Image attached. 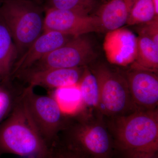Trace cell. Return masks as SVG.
<instances>
[{"label": "cell", "mask_w": 158, "mask_h": 158, "mask_svg": "<svg viewBox=\"0 0 158 158\" xmlns=\"http://www.w3.org/2000/svg\"><path fill=\"white\" fill-rule=\"evenodd\" d=\"M57 140L87 158H110L114 149L104 117L100 114L67 115Z\"/></svg>", "instance_id": "obj_2"}, {"label": "cell", "mask_w": 158, "mask_h": 158, "mask_svg": "<svg viewBox=\"0 0 158 158\" xmlns=\"http://www.w3.org/2000/svg\"><path fill=\"white\" fill-rule=\"evenodd\" d=\"M16 98H12L8 92L0 89V123L11 112Z\"/></svg>", "instance_id": "obj_20"}, {"label": "cell", "mask_w": 158, "mask_h": 158, "mask_svg": "<svg viewBox=\"0 0 158 158\" xmlns=\"http://www.w3.org/2000/svg\"><path fill=\"white\" fill-rule=\"evenodd\" d=\"M50 148L34 128L18 95L9 115L0 123V156L43 158Z\"/></svg>", "instance_id": "obj_3"}, {"label": "cell", "mask_w": 158, "mask_h": 158, "mask_svg": "<svg viewBox=\"0 0 158 158\" xmlns=\"http://www.w3.org/2000/svg\"><path fill=\"white\" fill-rule=\"evenodd\" d=\"M96 0H44V9H55L90 15L97 7Z\"/></svg>", "instance_id": "obj_17"}, {"label": "cell", "mask_w": 158, "mask_h": 158, "mask_svg": "<svg viewBox=\"0 0 158 158\" xmlns=\"http://www.w3.org/2000/svg\"><path fill=\"white\" fill-rule=\"evenodd\" d=\"M56 90L53 96L64 114L72 115L81 111V100L79 85Z\"/></svg>", "instance_id": "obj_16"}, {"label": "cell", "mask_w": 158, "mask_h": 158, "mask_svg": "<svg viewBox=\"0 0 158 158\" xmlns=\"http://www.w3.org/2000/svg\"><path fill=\"white\" fill-rule=\"evenodd\" d=\"M156 17L152 0H137L130 12L127 23L132 26L143 24Z\"/></svg>", "instance_id": "obj_18"}, {"label": "cell", "mask_w": 158, "mask_h": 158, "mask_svg": "<svg viewBox=\"0 0 158 158\" xmlns=\"http://www.w3.org/2000/svg\"><path fill=\"white\" fill-rule=\"evenodd\" d=\"M0 79H2V75H1V72H0Z\"/></svg>", "instance_id": "obj_24"}, {"label": "cell", "mask_w": 158, "mask_h": 158, "mask_svg": "<svg viewBox=\"0 0 158 158\" xmlns=\"http://www.w3.org/2000/svg\"><path fill=\"white\" fill-rule=\"evenodd\" d=\"M152 2L154 8L156 16L158 18V0H152Z\"/></svg>", "instance_id": "obj_22"}, {"label": "cell", "mask_w": 158, "mask_h": 158, "mask_svg": "<svg viewBox=\"0 0 158 158\" xmlns=\"http://www.w3.org/2000/svg\"><path fill=\"white\" fill-rule=\"evenodd\" d=\"M1 0H0V3H1Z\"/></svg>", "instance_id": "obj_26"}, {"label": "cell", "mask_w": 158, "mask_h": 158, "mask_svg": "<svg viewBox=\"0 0 158 158\" xmlns=\"http://www.w3.org/2000/svg\"><path fill=\"white\" fill-rule=\"evenodd\" d=\"M88 34L73 37L23 72L88 66L97 57L95 47Z\"/></svg>", "instance_id": "obj_7"}, {"label": "cell", "mask_w": 158, "mask_h": 158, "mask_svg": "<svg viewBox=\"0 0 158 158\" xmlns=\"http://www.w3.org/2000/svg\"><path fill=\"white\" fill-rule=\"evenodd\" d=\"M43 158H87L57 140Z\"/></svg>", "instance_id": "obj_19"}, {"label": "cell", "mask_w": 158, "mask_h": 158, "mask_svg": "<svg viewBox=\"0 0 158 158\" xmlns=\"http://www.w3.org/2000/svg\"><path fill=\"white\" fill-rule=\"evenodd\" d=\"M74 37L55 31L44 32L15 63L11 77L31 68L37 61Z\"/></svg>", "instance_id": "obj_11"}, {"label": "cell", "mask_w": 158, "mask_h": 158, "mask_svg": "<svg viewBox=\"0 0 158 158\" xmlns=\"http://www.w3.org/2000/svg\"><path fill=\"white\" fill-rule=\"evenodd\" d=\"M85 67L25 71L14 77L23 79L27 83V86L33 88L40 86L47 89L57 90L78 85Z\"/></svg>", "instance_id": "obj_10"}, {"label": "cell", "mask_w": 158, "mask_h": 158, "mask_svg": "<svg viewBox=\"0 0 158 158\" xmlns=\"http://www.w3.org/2000/svg\"><path fill=\"white\" fill-rule=\"evenodd\" d=\"M44 32L55 31L73 36L101 32L99 19L96 15H85L55 9H46Z\"/></svg>", "instance_id": "obj_8"}, {"label": "cell", "mask_w": 158, "mask_h": 158, "mask_svg": "<svg viewBox=\"0 0 158 158\" xmlns=\"http://www.w3.org/2000/svg\"><path fill=\"white\" fill-rule=\"evenodd\" d=\"M135 59L131 67L158 73V46L144 34L136 39Z\"/></svg>", "instance_id": "obj_14"}, {"label": "cell", "mask_w": 158, "mask_h": 158, "mask_svg": "<svg viewBox=\"0 0 158 158\" xmlns=\"http://www.w3.org/2000/svg\"><path fill=\"white\" fill-rule=\"evenodd\" d=\"M44 14L43 5L34 1L1 0L0 19L13 38L17 61L43 33Z\"/></svg>", "instance_id": "obj_4"}, {"label": "cell", "mask_w": 158, "mask_h": 158, "mask_svg": "<svg viewBox=\"0 0 158 158\" xmlns=\"http://www.w3.org/2000/svg\"><path fill=\"white\" fill-rule=\"evenodd\" d=\"M30 1H34V2L39 3V4L43 5V3L42 2V0H30Z\"/></svg>", "instance_id": "obj_23"}, {"label": "cell", "mask_w": 158, "mask_h": 158, "mask_svg": "<svg viewBox=\"0 0 158 158\" xmlns=\"http://www.w3.org/2000/svg\"><path fill=\"white\" fill-rule=\"evenodd\" d=\"M105 119L114 148L127 158H152L157 152L158 108Z\"/></svg>", "instance_id": "obj_1"}, {"label": "cell", "mask_w": 158, "mask_h": 158, "mask_svg": "<svg viewBox=\"0 0 158 158\" xmlns=\"http://www.w3.org/2000/svg\"><path fill=\"white\" fill-rule=\"evenodd\" d=\"M123 73L136 110L146 111L157 109L158 73L133 67Z\"/></svg>", "instance_id": "obj_9"}, {"label": "cell", "mask_w": 158, "mask_h": 158, "mask_svg": "<svg viewBox=\"0 0 158 158\" xmlns=\"http://www.w3.org/2000/svg\"><path fill=\"white\" fill-rule=\"evenodd\" d=\"M79 87L81 106L78 113L102 115L100 111L99 90L97 79L88 66L85 67Z\"/></svg>", "instance_id": "obj_13"}, {"label": "cell", "mask_w": 158, "mask_h": 158, "mask_svg": "<svg viewBox=\"0 0 158 158\" xmlns=\"http://www.w3.org/2000/svg\"><path fill=\"white\" fill-rule=\"evenodd\" d=\"M27 86L19 94L28 116L37 132L49 147L56 141L67 115L53 96L41 95Z\"/></svg>", "instance_id": "obj_5"}, {"label": "cell", "mask_w": 158, "mask_h": 158, "mask_svg": "<svg viewBox=\"0 0 158 158\" xmlns=\"http://www.w3.org/2000/svg\"><path fill=\"white\" fill-rule=\"evenodd\" d=\"M98 83L100 111L105 118L128 115L136 111L123 72L105 64L90 69Z\"/></svg>", "instance_id": "obj_6"}, {"label": "cell", "mask_w": 158, "mask_h": 158, "mask_svg": "<svg viewBox=\"0 0 158 158\" xmlns=\"http://www.w3.org/2000/svg\"><path fill=\"white\" fill-rule=\"evenodd\" d=\"M138 32L149 37L158 46V18H155L151 21L143 24Z\"/></svg>", "instance_id": "obj_21"}, {"label": "cell", "mask_w": 158, "mask_h": 158, "mask_svg": "<svg viewBox=\"0 0 158 158\" xmlns=\"http://www.w3.org/2000/svg\"><path fill=\"white\" fill-rule=\"evenodd\" d=\"M29 158H39L35 157H30Z\"/></svg>", "instance_id": "obj_25"}, {"label": "cell", "mask_w": 158, "mask_h": 158, "mask_svg": "<svg viewBox=\"0 0 158 158\" xmlns=\"http://www.w3.org/2000/svg\"><path fill=\"white\" fill-rule=\"evenodd\" d=\"M17 52L9 29L0 19V72L2 80L11 77Z\"/></svg>", "instance_id": "obj_15"}, {"label": "cell", "mask_w": 158, "mask_h": 158, "mask_svg": "<svg viewBox=\"0 0 158 158\" xmlns=\"http://www.w3.org/2000/svg\"><path fill=\"white\" fill-rule=\"evenodd\" d=\"M137 0H110L99 8L97 16L102 31H113L127 23L130 12Z\"/></svg>", "instance_id": "obj_12"}]
</instances>
